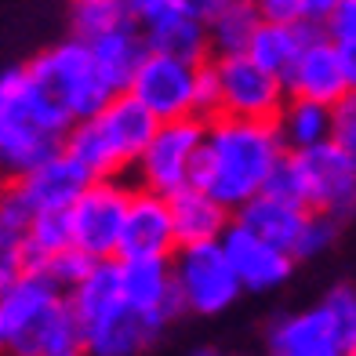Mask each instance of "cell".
Listing matches in <instances>:
<instances>
[{"label":"cell","mask_w":356,"mask_h":356,"mask_svg":"<svg viewBox=\"0 0 356 356\" xmlns=\"http://www.w3.org/2000/svg\"><path fill=\"white\" fill-rule=\"evenodd\" d=\"M287 156L277 124L269 120H236L218 117L207 120L200 164L193 175V186L236 215L254 197H262L273 171Z\"/></svg>","instance_id":"1"},{"label":"cell","mask_w":356,"mask_h":356,"mask_svg":"<svg viewBox=\"0 0 356 356\" xmlns=\"http://www.w3.org/2000/svg\"><path fill=\"white\" fill-rule=\"evenodd\" d=\"M70 131L73 120L66 109L29 76V70L0 73V171L8 182L26 178L62 153Z\"/></svg>","instance_id":"2"},{"label":"cell","mask_w":356,"mask_h":356,"mask_svg":"<svg viewBox=\"0 0 356 356\" xmlns=\"http://www.w3.org/2000/svg\"><path fill=\"white\" fill-rule=\"evenodd\" d=\"M0 353L8 356H88L66 291L26 273L0 298Z\"/></svg>","instance_id":"3"},{"label":"cell","mask_w":356,"mask_h":356,"mask_svg":"<svg viewBox=\"0 0 356 356\" xmlns=\"http://www.w3.org/2000/svg\"><path fill=\"white\" fill-rule=\"evenodd\" d=\"M156 127L160 124L153 113L124 91L95 120L73 124L62 149L73 160H80L95 178H120L124 171H135Z\"/></svg>","instance_id":"4"},{"label":"cell","mask_w":356,"mask_h":356,"mask_svg":"<svg viewBox=\"0 0 356 356\" xmlns=\"http://www.w3.org/2000/svg\"><path fill=\"white\" fill-rule=\"evenodd\" d=\"M26 70L62 109H66V117L73 124L95 120L113 99H117V91L106 84L99 62L91 55V44L76 40V37L40 51Z\"/></svg>","instance_id":"5"},{"label":"cell","mask_w":356,"mask_h":356,"mask_svg":"<svg viewBox=\"0 0 356 356\" xmlns=\"http://www.w3.org/2000/svg\"><path fill=\"white\" fill-rule=\"evenodd\" d=\"M353 349V287H334L309 309L280 316L266 334V356H346Z\"/></svg>","instance_id":"6"},{"label":"cell","mask_w":356,"mask_h":356,"mask_svg":"<svg viewBox=\"0 0 356 356\" xmlns=\"http://www.w3.org/2000/svg\"><path fill=\"white\" fill-rule=\"evenodd\" d=\"M204 135L207 124L189 117V120H171L160 124L153 142L145 145L142 160L135 164V186L156 197H175L193 186V175L200 164V149H204Z\"/></svg>","instance_id":"7"},{"label":"cell","mask_w":356,"mask_h":356,"mask_svg":"<svg viewBox=\"0 0 356 356\" xmlns=\"http://www.w3.org/2000/svg\"><path fill=\"white\" fill-rule=\"evenodd\" d=\"M131 182L120 178H95L84 189L73 207H70V229H73V248L84 251L95 262H113L120 251L127 207H131Z\"/></svg>","instance_id":"8"},{"label":"cell","mask_w":356,"mask_h":356,"mask_svg":"<svg viewBox=\"0 0 356 356\" xmlns=\"http://www.w3.org/2000/svg\"><path fill=\"white\" fill-rule=\"evenodd\" d=\"M171 269H175L178 295L186 302V313L218 316L244 295V284H240V277L233 273L222 240L218 244L178 248L171 254Z\"/></svg>","instance_id":"9"},{"label":"cell","mask_w":356,"mask_h":356,"mask_svg":"<svg viewBox=\"0 0 356 356\" xmlns=\"http://www.w3.org/2000/svg\"><path fill=\"white\" fill-rule=\"evenodd\" d=\"M215 70L222 80V117L236 120H277L287 106V88L280 76L254 66L248 55L215 58Z\"/></svg>","instance_id":"10"},{"label":"cell","mask_w":356,"mask_h":356,"mask_svg":"<svg viewBox=\"0 0 356 356\" xmlns=\"http://www.w3.org/2000/svg\"><path fill=\"white\" fill-rule=\"evenodd\" d=\"M295 164H298V175H302L305 207H309L313 215H327V218L342 222L356 207V164L334 142L316 145L309 153H298Z\"/></svg>","instance_id":"11"},{"label":"cell","mask_w":356,"mask_h":356,"mask_svg":"<svg viewBox=\"0 0 356 356\" xmlns=\"http://www.w3.org/2000/svg\"><path fill=\"white\" fill-rule=\"evenodd\" d=\"M197 70L164 55H149L142 62V70L135 73L127 95L138 99L145 109L156 117V124L171 120H189L197 117Z\"/></svg>","instance_id":"12"},{"label":"cell","mask_w":356,"mask_h":356,"mask_svg":"<svg viewBox=\"0 0 356 356\" xmlns=\"http://www.w3.org/2000/svg\"><path fill=\"white\" fill-rule=\"evenodd\" d=\"M117 266H120V291L127 305L135 313H142L145 320H153L160 331L186 313V302L175 284L171 258H127V262L117 258Z\"/></svg>","instance_id":"13"},{"label":"cell","mask_w":356,"mask_h":356,"mask_svg":"<svg viewBox=\"0 0 356 356\" xmlns=\"http://www.w3.org/2000/svg\"><path fill=\"white\" fill-rule=\"evenodd\" d=\"M284 88L291 99H305V102H320V106H338L342 99H349V80L338 58V44H331L327 37L316 33L309 37V44L302 47L298 62L291 66V73L284 76Z\"/></svg>","instance_id":"14"},{"label":"cell","mask_w":356,"mask_h":356,"mask_svg":"<svg viewBox=\"0 0 356 356\" xmlns=\"http://www.w3.org/2000/svg\"><path fill=\"white\" fill-rule=\"evenodd\" d=\"M175 251H178V236L171 222V200L135 186L117 258L120 262H127V258H171Z\"/></svg>","instance_id":"15"},{"label":"cell","mask_w":356,"mask_h":356,"mask_svg":"<svg viewBox=\"0 0 356 356\" xmlns=\"http://www.w3.org/2000/svg\"><path fill=\"white\" fill-rule=\"evenodd\" d=\"M222 248L229 254V266L240 277L244 291L251 295H266V291H277L280 284H287V277L295 273V254H287L280 248H273L269 240L254 236L244 225H229V233L222 236Z\"/></svg>","instance_id":"16"},{"label":"cell","mask_w":356,"mask_h":356,"mask_svg":"<svg viewBox=\"0 0 356 356\" xmlns=\"http://www.w3.org/2000/svg\"><path fill=\"white\" fill-rule=\"evenodd\" d=\"M15 182L26 193L29 207L37 215H44V211H70L84 197V189L95 182V175L62 149L51 160H44L37 171H29L26 178H15Z\"/></svg>","instance_id":"17"},{"label":"cell","mask_w":356,"mask_h":356,"mask_svg":"<svg viewBox=\"0 0 356 356\" xmlns=\"http://www.w3.org/2000/svg\"><path fill=\"white\" fill-rule=\"evenodd\" d=\"M80 334H84L88 356H138L160 338V327L135 313L124 298L99 320H91L88 327H80Z\"/></svg>","instance_id":"18"},{"label":"cell","mask_w":356,"mask_h":356,"mask_svg":"<svg viewBox=\"0 0 356 356\" xmlns=\"http://www.w3.org/2000/svg\"><path fill=\"white\" fill-rule=\"evenodd\" d=\"M149 55H164L186 66H204L211 62V37H207V22H200L197 15H189L186 8H175L168 15L153 19L149 26H142Z\"/></svg>","instance_id":"19"},{"label":"cell","mask_w":356,"mask_h":356,"mask_svg":"<svg viewBox=\"0 0 356 356\" xmlns=\"http://www.w3.org/2000/svg\"><path fill=\"white\" fill-rule=\"evenodd\" d=\"M171 222H175V236L178 248H193V244H218L233 225V211L222 207L211 193H204L197 186H189L171 197Z\"/></svg>","instance_id":"20"},{"label":"cell","mask_w":356,"mask_h":356,"mask_svg":"<svg viewBox=\"0 0 356 356\" xmlns=\"http://www.w3.org/2000/svg\"><path fill=\"white\" fill-rule=\"evenodd\" d=\"M233 222L244 225V229H251L254 236L269 240L273 248L295 254L298 236L305 229V222H309V211H305L302 204H291V200H280V197L262 193V197H254L248 207H240V211L233 215Z\"/></svg>","instance_id":"21"},{"label":"cell","mask_w":356,"mask_h":356,"mask_svg":"<svg viewBox=\"0 0 356 356\" xmlns=\"http://www.w3.org/2000/svg\"><path fill=\"white\" fill-rule=\"evenodd\" d=\"M91 55L99 62V70L106 76V84L124 95L131 88L135 73L142 70V62L149 58V44H145V33L138 22H127L120 29H113V33L91 40Z\"/></svg>","instance_id":"22"},{"label":"cell","mask_w":356,"mask_h":356,"mask_svg":"<svg viewBox=\"0 0 356 356\" xmlns=\"http://www.w3.org/2000/svg\"><path fill=\"white\" fill-rule=\"evenodd\" d=\"M280 131V142L287 153H309L316 145H327L334 131V109L320 106V102H305V99H287L280 109V117L273 120Z\"/></svg>","instance_id":"23"},{"label":"cell","mask_w":356,"mask_h":356,"mask_svg":"<svg viewBox=\"0 0 356 356\" xmlns=\"http://www.w3.org/2000/svg\"><path fill=\"white\" fill-rule=\"evenodd\" d=\"M316 29H305V26H291V22H262L258 33L251 37V47H248V58L254 66H262L266 73L273 76H287L291 66L298 62L302 47L309 44V37Z\"/></svg>","instance_id":"24"},{"label":"cell","mask_w":356,"mask_h":356,"mask_svg":"<svg viewBox=\"0 0 356 356\" xmlns=\"http://www.w3.org/2000/svg\"><path fill=\"white\" fill-rule=\"evenodd\" d=\"M262 26V15L254 11L251 0H233L225 4L211 22H207V37H211V58H229V55H248L251 37Z\"/></svg>","instance_id":"25"},{"label":"cell","mask_w":356,"mask_h":356,"mask_svg":"<svg viewBox=\"0 0 356 356\" xmlns=\"http://www.w3.org/2000/svg\"><path fill=\"white\" fill-rule=\"evenodd\" d=\"M73 248V229H70V211H44L29 225V236L22 244L26 273H40L55 254Z\"/></svg>","instance_id":"26"},{"label":"cell","mask_w":356,"mask_h":356,"mask_svg":"<svg viewBox=\"0 0 356 356\" xmlns=\"http://www.w3.org/2000/svg\"><path fill=\"white\" fill-rule=\"evenodd\" d=\"M127 22L135 19L124 11L120 0H73V37L84 44L113 33V29H120Z\"/></svg>","instance_id":"27"},{"label":"cell","mask_w":356,"mask_h":356,"mask_svg":"<svg viewBox=\"0 0 356 356\" xmlns=\"http://www.w3.org/2000/svg\"><path fill=\"white\" fill-rule=\"evenodd\" d=\"M33 218H37V211L29 207V200H26V193L19 189V182H4V186H0V244L22 251Z\"/></svg>","instance_id":"28"},{"label":"cell","mask_w":356,"mask_h":356,"mask_svg":"<svg viewBox=\"0 0 356 356\" xmlns=\"http://www.w3.org/2000/svg\"><path fill=\"white\" fill-rule=\"evenodd\" d=\"M95 266H99L95 258H88L84 251L70 248V251L55 254L51 262H47V266L40 269V277H47L58 291H66V295H70L73 287H80V284H84V280L91 277V269H95Z\"/></svg>","instance_id":"29"},{"label":"cell","mask_w":356,"mask_h":356,"mask_svg":"<svg viewBox=\"0 0 356 356\" xmlns=\"http://www.w3.org/2000/svg\"><path fill=\"white\" fill-rule=\"evenodd\" d=\"M338 236V218H327V215H313L309 211V222L298 236V248H295V262H309V258H320L334 244Z\"/></svg>","instance_id":"30"},{"label":"cell","mask_w":356,"mask_h":356,"mask_svg":"<svg viewBox=\"0 0 356 356\" xmlns=\"http://www.w3.org/2000/svg\"><path fill=\"white\" fill-rule=\"evenodd\" d=\"M222 117V80L215 70V58L197 70V120H218Z\"/></svg>","instance_id":"31"},{"label":"cell","mask_w":356,"mask_h":356,"mask_svg":"<svg viewBox=\"0 0 356 356\" xmlns=\"http://www.w3.org/2000/svg\"><path fill=\"white\" fill-rule=\"evenodd\" d=\"M266 193H269V197H280V200H291V204H302V207H305L302 175H298V164H295V156H291V153L280 160V168L273 171ZM305 211H309V207H305Z\"/></svg>","instance_id":"32"},{"label":"cell","mask_w":356,"mask_h":356,"mask_svg":"<svg viewBox=\"0 0 356 356\" xmlns=\"http://www.w3.org/2000/svg\"><path fill=\"white\" fill-rule=\"evenodd\" d=\"M331 142L356 164V91L334 106V131H331Z\"/></svg>","instance_id":"33"},{"label":"cell","mask_w":356,"mask_h":356,"mask_svg":"<svg viewBox=\"0 0 356 356\" xmlns=\"http://www.w3.org/2000/svg\"><path fill=\"white\" fill-rule=\"evenodd\" d=\"M323 37H327L331 44L346 47V44H356V0H342L338 4V11L331 15V22L320 29Z\"/></svg>","instance_id":"34"},{"label":"cell","mask_w":356,"mask_h":356,"mask_svg":"<svg viewBox=\"0 0 356 356\" xmlns=\"http://www.w3.org/2000/svg\"><path fill=\"white\" fill-rule=\"evenodd\" d=\"M262 22H291L302 26V0H251Z\"/></svg>","instance_id":"35"},{"label":"cell","mask_w":356,"mask_h":356,"mask_svg":"<svg viewBox=\"0 0 356 356\" xmlns=\"http://www.w3.org/2000/svg\"><path fill=\"white\" fill-rule=\"evenodd\" d=\"M120 4L138 26H149L153 19H160V15L182 8V0H120Z\"/></svg>","instance_id":"36"},{"label":"cell","mask_w":356,"mask_h":356,"mask_svg":"<svg viewBox=\"0 0 356 356\" xmlns=\"http://www.w3.org/2000/svg\"><path fill=\"white\" fill-rule=\"evenodd\" d=\"M22 277H26V258H22V251L0 244V298H4Z\"/></svg>","instance_id":"37"},{"label":"cell","mask_w":356,"mask_h":356,"mask_svg":"<svg viewBox=\"0 0 356 356\" xmlns=\"http://www.w3.org/2000/svg\"><path fill=\"white\" fill-rule=\"evenodd\" d=\"M342 0H302V26L305 29H323L331 22V15L338 11Z\"/></svg>","instance_id":"38"},{"label":"cell","mask_w":356,"mask_h":356,"mask_svg":"<svg viewBox=\"0 0 356 356\" xmlns=\"http://www.w3.org/2000/svg\"><path fill=\"white\" fill-rule=\"evenodd\" d=\"M225 4H233V0H182V8H186L189 15H197L200 22H211Z\"/></svg>","instance_id":"39"},{"label":"cell","mask_w":356,"mask_h":356,"mask_svg":"<svg viewBox=\"0 0 356 356\" xmlns=\"http://www.w3.org/2000/svg\"><path fill=\"white\" fill-rule=\"evenodd\" d=\"M338 58H342V70H346V80H349V91H356V44L338 47Z\"/></svg>","instance_id":"40"},{"label":"cell","mask_w":356,"mask_h":356,"mask_svg":"<svg viewBox=\"0 0 356 356\" xmlns=\"http://www.w3.org/2000/svg\"><path fill=\"white\" fill-rule=\"evenodd\" d=\"M353 323H356V287H353Z\"/></svg>","instance_id":"41"},{"label":"cell","mask_w":356,"mask_h":356,"mask_svg":"<svg viewBox=\"0 0 356 356\" xmlns=\"http://www.w3.org/2000/svg\"><path fill=\"white\" fill-rule=\"evenodd\" d=\"M197 356H222V353H197Z\"/></svg>","instance_id":"42"},{"label":"cell","mask_w":356,"mask_h":356,"mask_svg":"<svg viewBox=\"0 0 356 356\" xmlns=\"http://www.w3.org/2000/svg\"><path fill=\"white\" fill-rule=\"evenodd\" d=\"M346 356H356V349H353V353H346Z\"/></svg>","instance_id":"43"}]
</instances>
